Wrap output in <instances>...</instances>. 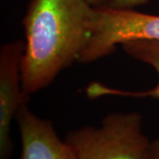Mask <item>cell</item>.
Returning a JSON list of instances; mask_svg holds the SVG:
<instances>
[{
  "mask_svg": "<svg viewBox=\"0 0 159 159\" xmlns=\"http://www.w3.org/2000/svg\"><path fill=\"white\" fill-rule=\"evenodd\" d=\"M95 6L87 0H31L22 25L23 94L45 89L63 70L78 62L91 35Z\"/></svg>",
  "mask_w": 159,
  "mask_h": 159,
  "instance_id": "1",
  "label": "cell"
},
{
  "mask_svg": "<svg viewBox=\"0 0 159 159\" xmlns=\"http://www.w3.org/2000/svg\"><path fill=\"white\" fill-rule=\"evenodd\" d=\"M65 140L76 159H148L151 142L138 112L110 113L99 126L70 131Z\"/></svg>",
  "mask_w": 159,
  "mask_h": 159,
  "instance_id": "2",
  "label": "cell"
},
{
  "mask_svg": "<svg viewBox=\"0 0 159 159\" xmlns=\"http://www.w3.org/2000/svg\"><path fill=\"white\" fill-rule=\"evenodd\" d=\"M91 35L78 62L88 64L111 54L127 41H159V15L134 9L95 6L89 22Z\"/></svg>",
  "mask_w": 159,
  "mask_h": 159,
  "instance_id": "3",
  "label": "cell"
},
{
  "mask_svg": "<svg viewBox=\"0 0 159 159\" xmlns=\"http://www.w3.org/2000/svg\"><path fill=\"white\" fill-rule=\"evenodd\" d=\"M23 52L22 40L7 43L0 50V159H9L13 152L11 123L20 108L29 100L22 90Z\"/></svg>",
  "mask_w": 159,
  "mask_h": 159,
  "instance_id": "4",
  "label": "cell"
},
{
  "mask_svg": "<svg viewBox=\"0 0 159 159\" xmlns=\"http://www.w3.org/2000/svg\"><path fill=\"white\" fill-rule=\"evenodd\" d=\"M21 153L19 159H76L72 147L61 140L52 122L32 112L28 103L18 111Z\"/></svg>",
  "mask_w": 159,
  "mask_h": 159,
  "instance_id": "5",
  "label": "cell"
},
{
  "mask_svg": "<svg viewBox=\"0 0 159 159\" xmlns=\"http://www.w3.org/2000/svg\"><path fill=\"white\" fill-rule=\"evenodd\" d=\"M123 51L130 57L140 60L153 67L158 80L155 88L145 91H127L107 87L99 82H93L86 88V95L89 98L104 96H119L128 97H152L159 99V41L135 39L121 44Z\"/></svg>",
  "mask_w": 159,
  "mask_h": 159,
  "instance_id": "6",
  "label": "cell"
},
{
  "mask_svg": "<svg viewBox=\"0 0 159 159\" xmlns=\"http://www.w3.org/2000/svg\"><path fill=\"white\" fill-rule=\"evenodd\" d=\"M148 0H108L106 6L116 9H134L135 6L144 5Z\"/></svg>",
  "mask_w": 159,
  "mask_h": 159,
  "instance_id": "7",
  "label": "cell"
},
{
  "mask_svg": "<svg viewBox=\"0 0 159 159\" xmlns=\"http://www.w3.org/2000/svg\"><path fill=\"white\" fill-rule=\"evenodd\" d=\"M148 159H159V137L150 142Z\"/></svg>",
  "mask_w": 159,
  "mask_h": 159,
  "instance_id": "8",
  "label": "cell"
},
{
  "mask_svg": "<svg viewBox=\"0 0 159 159\" xmlns=\"http://www.w3.org/2000/svg\"><path fill=\"white\" fill-rule=\"evenodd\" d=\"M93 6H103L108 2V0H87Z\"/></svg>",
  "mask_w": 159,
  "mask_h": 159,
  "instance_id": "9",
  "label": "cell"
}]
</instances>
